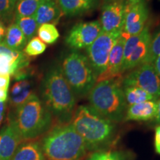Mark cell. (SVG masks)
Here are the masks:
<instances>
[{
    "mask_svg": "<svg viewBox=\"0 0 160 160\" xmlns=\"http://www.w3.org/2000/svg\"><path fill=\"white\" fill-rule=\"evenodd\" d=\"M71 125L84 139L88 151L108 145L116 131L115 123L100 115L90 105H79L76 108Z\"/></svg>",
    "mask_w": 160,
    "mask_h": 160,
    "instance_id": "cell-3",
    "label": "cell"
},
{
    "mask_svg": "<svg viewBox=\"0 0 160 160\" xmlns=\"http://www.w3.org/2000/svg\"><path fill=\"white\" fill-rule=\"evenodd\" d=\"M53 116L44 102L33 93L25 103L16 108L8 118L22 141L37 139L49 131Z\"/></svg>",
    "mask_w": 160,
    "mask_h": 160,
    "instance_id": "cell-4",
    "label": "cell"
},
{
    "mask_svg": "<svg viewBox=\"0 0 160 160\" xmlns=\"http://www.w3.org/2000/svg\"><path fill=\"white\" fill-rule=\"evenodd\" d=\"M88 99L90 106L106 119L114 123L124 120L128 105L120 79L115 77L97 81Z\"/></svg>",
    "mask_w": 160,
    "mask_h": 160,
    "instance_id": "cell-5",
    "label": "cell"
},
{
    "mask_svg": "<svg viewBox=\"0 0 160 160\" xmlns=\"http://www.w3.org/2000/svg\"><path fill=\"white\" fill-rule=\"evenodd\" d=\"M42 0H19L14 11V19L22 17H33Z\"/></svg>",
    "mask_w": 160,
    "mask_h": 160,
    "instance_id": "cell-23",
    "label": "cell"
},
{
    "mask_svg": "<svg viewBox=\"0 0 160 160\" xmlns=\"http://www.w3.org/2000/svg\"><path fill=\"white\" fill-rule=\"evenodd\" d=\"M122 33V32H102L97 39L86 48V57L88 59L98 78L105 73L112 48L117 40L121 37Z\"/></svg>",
    "mask_w": 160,
    "mask_h": 160,
    "instance_id": "cell-8",
    "label": "cell"
},
{
    "mask_svg": "<svg viewBox=\"0 0 160 160\" xmlns=\"http://www.w3.org/2000/svg\"><path fill=\"white\" fill-rule=\"evenodd\" d=\"M102 33V29L98 20L79 22L73 25L68 33L65 43L73 51L87 48Z\"/></svg>",
    "mask_w": 160,
    "mask_h": 160,
    "instance_id": "cell-10",
    "label": "cell"
},
{
    "mask_svg": "<svg viewBox=\"0 0 160 160\" xmlns=\"http://www.w3.org/2000/svg\"><path fill=\"white\" fill-rule=\"evenodd\" d=\"M39 38L45 44L52 45L57 41L59 37V33L55 25L46 23L39 26L37 30Z\"/></svg>",
    "mask_w": 160,
    "mask_h": 160,
    "instance_id": "cell-25",
    "label": "cell"
},
{
    "mask_svg": "<svg viewBox=\"0 0 160 160\" xmlns=\"http://www.w3.org/2000/svg\"><path fill=\"white\" fill-rule=\"evenodd\" d=\"M27 55L22 51H14L0 43V73L14 75L18 71L26 68L29 64Z\"/></svg>",
    "mask_w": 160,
    "mask_h": 160,
    "instance_id": "cell-13",
    "label": "cell"
},
{
    "mask_svg": "<svg viewBox=\"0 0 160 160\" xmlns=\"http://www.w3.org/2000/svg\"><path fill=\"white\" fill-rule=\"evenodd\" d=\"M122 79V86L142 88L156 99L160 97V77L153 63H143Z\"/></svg>",
    "mask_w": 160,
    "mask_h": 160,
    "instance_id": "cell-9",
    "label": "cell"
},
{
    "mask_svg": "<svg viewBox=\"0 0 160 160\" xmlns=\"http://www.w3.org/2000/svg\"><path fill=\"white\" fill-rule=\"evenodd\" d=\"M11 75L0 73V88L8 91L10 85Z\"/></svg>",
    "mask_w": 160,
    "mask_h": 160,
    "instance_id": "cell-30",
    "label": "cell"
},
{
    "mask_svg": "<svg viewBox=\"0 0 160 160\" xmlns=\"http://www.w3.org/2000/svg\"><path fill=\"white\" fill-rule=\"evenodd\" d=\"M18 1H19V0H18Z\"/></svg>",
    "mask_w": 160,
    "mask_h": 160,
    "instance_id": "cell-39",
    "label": "cell"
},
{
    "mask_svg": "<svg viewBox=\"0 0 160 160\" xmlns=\"http://www.w3.org/2000/svg\"><path fill=\"white\" fill-rule=\"evenodd\" d=\"M45 50V44L39 37H34L28 42L24 48V53L28 57H37L43 53Z\"/></svg>",
    "mask_w": 160,
    "mask_h": 160,
    "instance_id": "cell-26",
    "label": "cell"
},
{
    "mask_svg": "<svg viewBox=\"0 0 160 160\" xmlns=\"http://www.w3.org/2000/svg\"><path fill=\"white\" fill-rule=\"evenodd\" d=\"M125 16V0H107L102 7L100 15L99 22L102 32H122Z\"/></svg>",
    "mask_w": 160,
    "mask_h": 160,
    "instance_id": "cell-11",
    "label": "cell"
},
{
    "mask_svg": "<svg viewBox=\"0 0 160 160\" xmlns=\"http://www.w3.org/2000/svg\"><path fill=\"white\" fill-rule=\"evenodd\" d=\"M33 94L31 84L30 81L25 79L19 80L12 88L10 102H11V105L16 108L25 103Z\"/></svg>",
    "mask_w": 160,
    "mask_h": 160,
    "instance_id": "cell-20",
    "label": "cell"
},
{
    "mask_svg": "<svg viewBox=\"0 0 160 160\" xmlns=\"http://www.w3.org/2000/svg\"><path fill=\"white\" fill-rule=\"evenodd\" d=\"M22 141L14 125L8 120L0 131V160H11Z\"/></svg>",
    "mask_w": 160,
    "mask_h": 160,
    "instance_id": "cell-14",
    "label": "cell"
},
{
    "mask_svg": "<svg viewBox=\"0 0 160 160\" xmlns=\"http://www.w3.org/2000/svg\"><path fill=\"white\" fill-rule=\"evenodd\" d=\"M157 117H156L155 119L157 122L158 124L160 125V97L159 99H157Z\"/></svg>",
    "mask_w": 160,
    "mask_h": 160,
    "instance_id": "cell-35",
    "label": "cell"
},
{
    "mask_svg": "<svg viewBox=\"0 0 160 160\" xmlns=\"http://www.w3.org/2000/svg\"><path fill=\"white\" fill-rule=\"evenodd\" d=\"M64 77L75 96L83 97L97 82L96 74L88 57L77 51L66 56L61 67Z\"/></svg>",
    "mask_w": 160,
    "mask_h": 160,
    "instance_id": "cell-6",
    "label": "cell"
},
{
    "mask_svg": "<svg viewBox=\"0 0 160 160\" xmlns=\"http://www.w3.org/2000/svg\"><path fill=\"white\" fill-rule=\"evenodd\" d=\"M5 102H0V122L2 121L4 117V113H5Z\"/></svg>",
    "mask_w": 160,
    "mask_h": 160,
    "instance_id": "cell-36",
    "label": "cell"
},
{
    "mask_svg": "<svg viewBox=\"0 0 160 160\" xmlns=\"http://www.w3.org/2000/svg\"><path fill=\"white\" fill-rule=\"evenodd\" d=\"M151 37L149 26L146 25L139 34L126 38L121 73L134 69L142 64L148 52Z\"/></svg>",
    "mask_w": 160,
    "mask_h": 160,
    "instance_id": "cell-7",
    "label": "cell"
},
{
    "mask_svg": "<svg viewBox=\"0 0 160 160\" xmlns=\"http://www.w3.org/2000/svg\"><path fill=\"white\" fill-rule=\"evenodd\" d=\"M8 99V91L0 88V102H5Z\"/></svg>",
    "mask_w": 160,
    "mask_h": 160,
    "instance_id": "cell-34",
    "label": "cell"
},
{
    "mask_svg": "<svg viewBox=\"0 0 160 160\" xmlns=\"http://www.w3.org/2000/svg\"><path fill=\"white\" fill-rule=\"evenodd\" d=\"M149 0H126L125 2L127 4H136L139 2H144L148 4Z\"/></svg>",
    "mask_w": 160,
    "mask_h": 160,
    "instance_id": "cell-37",
    "label": "cell"
},
{
    "mask_svg": "<svg viewBox=\"0 0 160 160\" xmlns=\"http://www.w3.org/2000/svg\"><path fill=\"white\" fill-rule=\"evenodd\" d=\"M123 93L128 107L150 100H157L142 88L134 86H123Z\"/></svg>",
    "mask_w": 160,
    "mask_h": 160,
    "instance_id": "cell-22",
    "label": "cell"
},
{
    "mask_svg": "<svg viewBox=\"0 0 160 160\" xmlns=\"http://www.w3.org/2000/svg\"><path fill=\"white\" fill-rule=\"evenodd\" d=\"M148 17L149 9L148 4L125 2V16L122 33L127 35L128 37L139 34L145 28Z\"/></svg>",
    "mask_w": 160,
    "mask_h": 160,
    "instance_id": "cell-12",
    "label": "cell"
},
{
    "mask_svg": "<svg viewBox=\"0 0 160 160\" xmlns=\"http://www.w3.org/2000/svg\"><path fill=\"white\" fill-rule=\"evenodd\" d=\"M18 0H0V20L8 22L14 17V11Z\"/></svg>",
    "mask_w": 160,
    "mask_h": 160,
    "instance_id": "cell-27",
    "label": "cell"
},
{
    "mask_svg": "<svg viewBox=\"0 0 160 160\" xmlns=\"http://www.w3.org/2000/svg\"><path fill=\"white\" fill-rule=\"evenodd\" d=\"M43 102L60 124L71 122L76 110V96L64 77L61 67L53 66L46 73L42 86Z\"/></svg>",
    "mask_w": 160,
    "mask_h": 160,
    "instance_id": "cell-1",
    "label": "cell"
},
{
    "mask_svg": "<svg viewBox=\"0 0 160 160\" xmlns=\"http://www.w3.org/2000/svg\"><path fill=\"white\" fill-rule=\"evenodd\" d=\"M6 28L4 25V23L0 20V43L2 42L5 39Z\"/></svg>",
    "mask_w": 160,
    "mask_h": 160,
    "instance_id": "cell-32",
    "label": "cell"
},
{
    "mask_svg": "<svg viewBox=\"0 0 160 160\" xmlns=\"http://www.w3.org/2000/svg\"><path fill=\"white\" fill-rule=\"evenodd\" d=\"M15 23L19 26V28L25 35L27 42L35 37L37 33L39 25L36 21L34 17H22L15 19Z\"/></svg>",
    "mask_w": 160,
    "mask_h": 160,
    "instance_id": "cell-24",
    "label": "cell"
},
{
    "mask_svg": "<svg viewBox=\"0 0 160 160\" xmlns=\"http://www.w3.org/2000/svg\"><path fill=\"white\" fill-rule=\"evenodd\" d=\"M86 160H120V159L116 152L97 151Z\"/></svg>",
    "mask_w": 160,
    "mask_h": 160,
    "instance_id": "cell-29",
    "label": "cell"
},
{
    "mask_svg": "<svg viewBox=\"0 0 160 160\" xmlns=\"http://www.w3.org/2000/svg\"><path fill=\"white\" fill-rule=\"evenodd\" d=\"M11 160H46L41 144L26 141L18 146Z\"/></svg>",
    "mask_w": 160,
    "mask_h": 160,
    "instance_id": "cell-19",
    "label": "cell"
},
{
    "mask_svg": "<svg viewBox=\"0 0 160 160\" xmlns=\"http://www.w3.org/2000/svg\"><path fill=\"white\" fill-rule=\"evenodd\" d=\"M125 40L126 37L122 33L121 37L117 40L113 47L112 48L105 73L98 78L97 81L115 78L121 73L122 65L123 62L124 45H125Z\"/></svg>",
    "mask_w": 160,
    "mask_h": 160,
    "instance_id": "cell-15",
    "label": "cell"
},
{
    "mask_svg": "<svg viewBox=\"0 0 160 160\" xmlns=\"http://www.w3.org/2000/svg\"><path fill=\"white\" fill-rule=\"evenodd\" d=\"M2 42L9 48L22 51L25 48L28 42L22 31L14 22L11 23L6 29L5 39Z\"/></svg>",
    "mask_w": 160,
    "mask_h": 160,
    "instance_id": "cell-21",
    "label": "cell"
},
{
    "mask_svg": "<svg viewBox=\"0 0 160 160\" xmlns=\"http://www.w3.org/2000/svg\"><path fill=\"white\" fill-rule=\"evenodd\" d=\"M153 65L154 66L156 71L157 72V73L160 77V54L154 60V62H153Z\"/></svg>",
    "mask_w": 160,
    "mask_h": 160,
    "instance_id": "cell-33",
    "label": "cell"
},
{
    "mask_svg": "<svg viewBox=\"0 0 160 160\" xmlns=\"http://www.w3.org/2000/svg\"><path fill=\"white\" fill-rule=\"evenodd\" d=\"M41 146L46 160H80L88 151L71 123L59 124L48 131Z\"/></svg>",
    "mask_w": 160,
    "mask_h": 160,
    "instance_id": "cell-2",
    "label": "cell"
},
{
    "mask_svg": "<svg viewBox=\"0 0 160 160\" xmlns=\"http://www.w3.org/2000/svg\"><path fill=\"white\" fill-rule=\"evenodd\" d=\"M62 15L56 0H42L33 17L40 26L46 23L56 25Z\"/></svg>",
    "mask_w": 160,
    "mask_h": 160,
    "instance_id": "cell-17",
    "label": "cell"
},
{
    "mask_svg": "<svg viewBox=\"0 0 160 160\" xmlns=\"http://www.w3.org/2000/svg\"><path fill=\"white\" fill-rule=\"evenodd\" d=\"M113 1H115V0H113Z\"/></svg>",
    "mask_w": 160,
    "mask_h": 160,
    "instance_id": "cell-38",
    "label": "cell"
},
{
    "mask_svg": "<svg viewBox=\"0 0 160 160\" xmlns=\"http://www.w3.org/2000/svg\"><path fill=\"white\" fill-rule=\"evenodd\" d=\"M62 14L77 17L88 13L94 8L96 0H56Z\"/></svg>",
    "mask_w": 160,
    "mask_h": 160,
    "instance_id": "cell-18",
    "label": "cell"
},
{
    "mask_svg": "<svg viewBox=\"0 0 160 160\" xmlns=\"http://www.w3.org/2000/svg\"><path fill=\"white\" fill-rule=\"evenodd\" d=\"M154 148L157 153L160 155V125L157 126L155 128Z\"/></svg>",
    "mask_w": 160,
    "mask_h": 160,
    "instance_id": "cell-31",
    "label": "cell"
},
{
    "mask_svg": "<svg viewBox=\"0 0 160 160\" xmlns=\"http://www.w3.org/2000/svg\"><path fill=\"white\" fill-rule=\"evenodd\" d=\"M157 113V100H150L128 106L124 121H150L155 119Z\"/></svg>",
    "mask_w": 160,
    "mask_h": 160,
    "instance_id": "cell-16",
    "label": "cell"
},
{
    "mask_svg": "<svg viewBox=\"0 0 160 160\" xmlns=\"http://www.w3.org/2000/svg\"><path fill=\"white\" fill-rule=\"evenodd\" d=\"M160 54V29L154 36L151 37V43L148 54L144 59L143 63H153ZM142 65V64H141Z\"/></svg>",
    "mask_w": 160,
    "mask_h": 160,
    "instance_id": "cell-28",
    "label": "cell"
}]
</instances>
